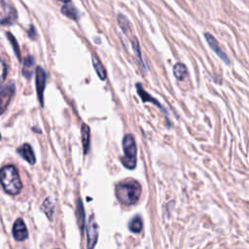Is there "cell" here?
Here are the masks:
<instances>
[{
	"mask_svg": "<svg viewBox=\"0 0 249 249\" xmlns=\"http://www.w3.org/2000/svg\"><path fill=\"white\" fill-rule=\"evenodd\" d=\"M0 183L4 191L10 195H17L21 190V181L14 165H6L0 169Z\"/></svg>",
	"mask_w": 249,
	"mask_h": 249,
	"instance_id": "1",
	"label": "cell"
},
{
	"mask_svg": "<svg viewBox=\"0 0 249 249\" xmlns=\"http://www.w3.org/2000/svg\"><path fill=\"white\" fill-rule=\"evenodd\" d=\"M141 187L136 181L120 183L116 187V196L124 205L135 204L140 197Z\"/></svg>",
	"mask_w": 249,
	"mask_h": 249,
	"instance_id": "2",
	"label": "cell"
},
{
	"mask_svg": "<svg viewBox=\"0 0 249 249\" xmlns=\"http://www.w3.org/2000/svg\"><path fill=\"white\" fill-rule=\"evenodd\" d=\"M123 148H124V157L122 158L123 164L129 169H132L136 165V155L137 148L135 144V140L132 135L127 134L124 136L123 140Z\"/></svg>",
	"mask_w": 249,
	"mask_h": 249,
	"instance_id": "3",
	"label": "cell"
},
{
	"mask_svg": "<svg viewBox=\"0 0 249 249\" xmlns=\"http://www.w3.org/2000/svg\"><path fill=\"white\" fill-rule=\"evenodd\" d=\"M17 18L16 10L5 0H0V24H12Z\"/></svg>",
	"mask_w": 249,
	"mask_h": 249,
	"instance_id": "4",
	"label": "cell"
},
{
	"mask_svg": "<svg viewBox=\"0 0 249 249\" xmlns=\"http://www.w3.org/2000/svg\"><path fill=\"white\" fill-rule=\"evenodd\" d=\"M15 92V86L9 84L0 87V115L4 113Z\"/></svg>",
	"mask_w": 249,
	"mask_h": 249,
	"instance_id": "5",
	"label": "cell"
},
{
	"mask_svg": "<svg viewBox=\"0 0 249 249\" xmlns=\"http://www.w3.org/2000/svg\"><path fill=\"white\" fill-rule=\"evenodd\" d=\"M87 234H88V240H87L88 249H93L94 245L97 241V236H98V226H97L93 216H90V218H89Z\"/></svg>",
	"mask_w": 249,
	"mask_h": 249,
	"instance_id": "6",
	"label": "cell"
},
{
	"mask_svg": "<svg viewBox=\"0 0 249 249\" xmlns=\"http://www.w3.org/2000/svg\"><path fill=\"white\" fill-rule=\"evenodd\" d=\"M46 73L43 70L42 67L38 66L36 68V89H37V94H38V99L43 106V93L45 89V85H46Z\"/></svg>",
	"mask_w": 249,
	"mask_h": 249,
	"instance_id": "7",
	"label": "cell"
},
{
	"mask_svg": "<svg viewBox=\"0 0 249 249\" xmlns=\"http://www.w3.org/2000/svg\"><path fill=\"white\" fill-rule=\"evenodd\" d=\"M13 235H14L15 239L18 240V241H22L27 238L28 232H27V229H26L25 224L22 219H20V218L17 219L16 222L14 223Z\"/></svg>",
	"mask_w": 249,
	"mask_h": 249,
	"instance_id": "8",
	"label": "cell"
},
{
	"mask_svg": "<svg viewBox=\"0 0 249 249\" xmlns=\"http://www.w3.org/2000/svg\"><path fill=\"white\" fill-rule=\"evenodd\" d=\"M204 37H205L206 42L208 43L209 47L212 49V51H213L225 63L230 64V59H229V57H228L227 54L221 50V48L219 47V45H218L216 39H215L210 33H205V34H204Z\"/></svg>",
	"mask_w": 249,
	"mask_h": 249,
	"instance_id": "9",
	"label": "cell"
},
{
	"mask_svg": "<svg viewBox=\"0 0 249 249\" xmlns=\"http://www.w3.org/2000/svg\"><path fill=\"white\" fill-rule=\"evenodd\" d=\"M18 153L26 161H28L29 163H31V164L35 163V160H35V155H34L33 150H32V148L30 147L29 144L25 143V144H23L22 146H20V147L18 149Z\"/></svg>",
	"mask_w": 249,
	"mask_h": 249,
	"instance_id": "10",
	"label": "cell"
},
{
	"mask_svg": "<svg viewBox=\"0 0 249 249\" xmlns=\"http://www.w3.org/2000/svg\"><path fill=\"white\" fill-rule=\"evenodd\" d=\"M91 59H92V65H93V68L96 72V74L98 75V77L101 79V80H105L106 79V71H105V68L104 66L102 65V63L100 62L99 58L97 57V55L95 53H92L91 54Z\"/></svg>",
	"mask_w": 249,
	"mask_h": 249,
	"instance_id": "11",
	"label": "cell"
},
{
	"mask_svg": "<svg viewBox=\"0 0 249 249\" xmlns=\"http://www.w3.org/2000/svg\"><path fill=\"white\" fill-rule=\"evenodd\" d=\"M33 67H34L33 57L30 55L26 56L23 61V67H22V74L26 79H30V77L32 76Z\"/></svg>",
	"mask_w": 249,
	"mask_h": 249,
	"instance_id": "12",
	"label": "cell"
},
{
	"mask_svg": "<svg viewBox=\"0 0 249 249\" xmlns=\"http://www.w3.org/2000/svg\"><path fill=\"white\" fill-rule=\"evenodd\" d=\"M136 89H137V92H138V94L140 95V97L142 98L143 102H153L154 104H156L157 106H159L160 108H161V106H160V104L158 102V100L155 99V98H153L148 92H146V91L143 89V88H142L141 85L137 84V85H136Z\"/></svg>",
	"mask_w": 249,
	"mask_h": 249,
	"instance_id": "13",
	"label": "cell"
},
{
	"mask_svg": "<svg viewBox=\"0 0 249 249\" xmlns=\"http://www.w3.org/2000/svg\"><path fill=\"white\" fill-rule=\"evenodd\" d=\"M82 142H83L84 153L87 154L89 150V127L86 124H82Z\"/></svg>",
	"mask_w": 249,
	"mask_h": 249,
	"instance_id": "14",
	"label": "cell"
},
{
	"mask_svg": "<svg viewBox=\"0 0 249 249\" xmlns=\"http://www.w3.org/2000/svg\"><path fill=\"white\" fill-rule=\"evenodd\" d=\"M173 74L177 80H183L187 76V67L183 63H176L173 67Z\"/></svg>",
	"mask_w": 249,
	"mask_h": 249,
	"instance_id": "15",
	"label": "cell"
},
{
	"mask_svg": "<svg viewBox=\"0 0 249 249\" xmlns=\"http://www.w3.org/2000/svg\"><path fill=\"white\" fill-rule=\"evenodd\" d=\"M61 13L66 16L67 18H71V19H78L79 16H78V12L77 10L73 7V6H70V5H64L62 8H61Z\"/></svg>",
	"mask_w": 249,
	"mask_h": 249,
	"instance_id": "16",
	"label": "cell"
},
{
	"mask_svg": "<svg viewBox=\"0 0 249 249\" xmlns=\"http://www.w3.org/2000/svg\"><path fill=\"white\" fill-rule=\"evenodd\" d=\"M117 20H118V23H119V26L122 28L123 32L124 34H128L130 32V24H129V21L128 19L123 16V15H119L117 17Z\"/></svg>",
	"mask_w": 249,
	"mask_h": 249,
	"instance_id": "17",
	"label": "cell"
},
{
	"mask_svg": "<svg viewBox=\"0 0 249 249\" xmlns=\"http://www.w3.org/2000/svg\"><path fill=\"white\" fill-rule=\"evenodd\" d=\"M77 218H78V223L83 231L85 228V211L83 208V203L80 199L77 201Z\"/></svg>",
	"mask_w": 249,
	"mask_h": 249,
	"instance_id": "18",
	"label": "cell"
},
{
	"mask_svg": "<svg viewBox=\"0 0 249 249\" xmlns=\"http://www.w3.org/2000/svg\"><path fill=\"white\" fill-rule=\"evenodd\" d=\"M142 220L139 216H135L128 224V228L133 232H140L142 230Z\"/></svg>",
	"mask_w": 249,
	"mask_h": 249,
	"instance_id": "19",
	"label": "cell"
},
{
	"mask_svg": "<svg viewBox=\"0 0 249 249\" xmlns=\"http://www.w3.org/2000/svg\"><path fill=\"white\" fill-rule=\"evenodd\" d=\"M131 46H132V50L134 51V53H135V54H136L138 60L140 61L141 64H143V61H142V58H141V51H140L139 43H138V40H137L135 37H133V38L131 39Z\"/></svg>",
	"mask_w": 249,
	"mask_h": 249,
	"instance_id": "20",
	"label": "cell"
},
{
	"mask_svg": "<svg viewBox=\"0 0 249 249\" xmlns=\"http://www.w3.org/2000/svg\"><path fill=\"white\" fill-rule=\"evenodd\" d=\"M7 36H8V38H9L10 43H11V44H12V46H13V49H14V52H15V53H16V55H17V57H18V59H20V51H19L18 45V43H17V41H16L15 37H14L11 33H7Z\"/></svg>",
	"mask_w": 249,
	"mask_h": 249,
	"instance_id": "21",
	"label": "cell"
},
{
	"mask_svg": "<svg viewBox=\"0 0 249 249\" xmlns=\"http://www.w3.org/2000/svg\"><path fill=\"white\" fill-rule=\"evenodd\" d=\"M42 209L45 211V213L51 218L53 212V204L51 202V200L49 198H47L44 203H43V207Z\"/></svg>",
	"mask_w": 249,
	"mask_h": 249,
	"instance_id": "22",
	"label": "cell"
},
{
	"mask_svg": "<svg viewBox=\"0 0 249 249\" xmlns=\"http://www.w3.org/2000/svg\"><path fill=\"white\" fill-rule=\"evenodd\" d=\"M6 73H7V67L5 62L0 58V86L2 85V83L5 80L6 77Z\"/></svg>",
	"mask_w": 249,
	"mask_h": 249,
	"instance_id": "23",
	"label": "cell"
},
{
	"mask_svg": "<svg viewBox=\"0 0 249 249\" xmlns=\"http://www.w3.org/2000/svg\"><path fill=\"white\" fill-rule=\"evenodd\" d=\"M28 35H29V37L31 38V39H34L35 38V29H34V27L31 25L30 26V29H29V31H28Z\"/></svg>",
	"mask_w": 249,
	"mask_h": 249,
	"instance_id": "24",
	"label": "cell"
},
{
	"mask_svg": "<svg viewBox=\"0 0 249 249\" xmlns=\"http://www.w3.org/2000/svg\"><path fill=\"white\" fill-rule=\"evenodd\" d=\"M58 1H61V2H64V3H68L70 0H58Z\"/></svg>",
	"mask_w": 249,
	"mask_h": 249,
	"instance_id": "25",
	"label": "cell"
},
{
	"mask_svg": "<svg viewBox=\"0 0 249 249\" xmlns=\"http://www.w3.org/2000/svg\"><path fill=\"white\" fill-rule=\"evenodd\" d=\"M0 138H1V135H0Z\"/></svg>",
	"mask_w": 249,
	"mask_h": 249,
	"instance_id": "26",
	"label": "cell"
}]
</instances>
